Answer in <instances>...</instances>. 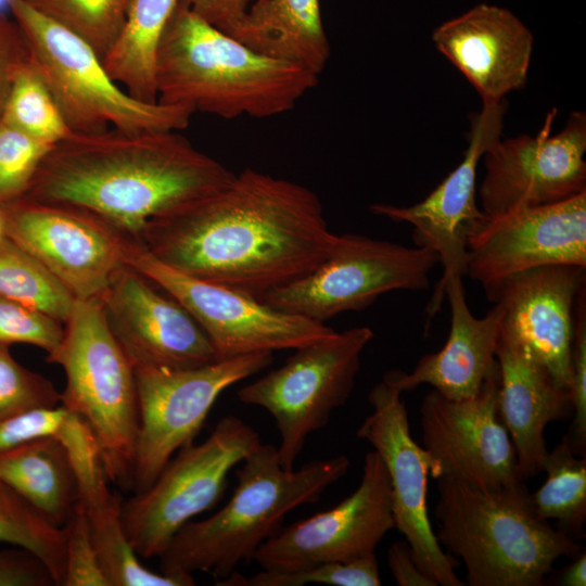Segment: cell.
<instances>
[{"mask_svg":"<svg viewBox=\"0 0 586 586\" xmlns=\"http://www.w3.org/2000/svg\"><path fill=\"white\" fill-rule=\"evenodd\" d=\"M432 40L473 85L483 103L500 102L526 84L533 35L505 8L477 4L436 27Z\"/></svg>","mask_w":586,"mask_h":586,"instance_id":"7402d4cb","label":"cell"},{"mask_svg":"<svg viewBox=\"0 0 586 586\" xmlns=\"http://www.w3.org/2000/svg\"><path fill=\"white\" fill-rule=\"evenodd\" d=\"M388 569L399 586H437L417 564L412 549L406 540L393 543L387 550Z\"/></svg>","mask_w":586,"mask_h":586,"instance_id":"7bdbcfd3","label":"cell"},{"mask_svg":"<svg viewBox=\"0 0 586 586\" xmlns=\"http://www.w3.org/2000/svg\"><path fill=\"white\" fill-rule=\"evenodd\" d=\"M227 34L262 55L317 76L330 58L320 0H255Z\"/></svg>","mask_w":586,"mask_h":586,"instance_id":"d4e9b609","label":"cell"},{"mask_svg":"<svg viewBox=\"0 0 586 586\" xmlns=\"http://www.w3.org/2000/svg\"><path fill=\"white\" fill-rule=\"evenodd\" d=\"M0 543L20 547L40 559L55 585H63L65 532L0 480Z\"/></svg>","mask_w":586,"mask_h":586,"instance_id":"4dcf8cb0","label":"cell"},{"mask_svg":"<svg viewBox=\"0 0 586 586\" xmlns=\"http://www.w3.org/2000/svg\"><path fill=\"white\" fill-rule=\"evenodd\" d=\"M506 110L505 100L483 103L472 118L463 160L424 200L410 206L375 203L369 207L374 215L410 224L415 245L432 250L438 257L443 275L425 308V329L441 310L446 283L466 276L468 238L487 218L476 204V168L500 139Z\"/></svg>","mask_w":586,"mask_h":586,"instance_id":"4fadbf2b","label":"cell"},{"mask_svg":"<svg viewBox=\"0 0 586 586\" xmlns=\"http://www.w3.org/2000/svg\"><path fill=\"white\" fill-rule=\"evenodd\" d=\"M48 361L66 377L61 404L92 430L107 480L132 488L139 424L135 370L114 337L99 298L76 300Z\"/></svg>","mask_w":586,"mask_h":586,"instance_id":"8992f818","label":"cell"},{"mask_svg":"<svg viewBox=\"0 0 586 586\" xmlns=\"http://www.w3.org/2000/svg\"><path fill=\"white\" fill-rule=\"evenodd\" d=\"M4 237L3 234V227H2V220H1V216H0V240Z\"/></svg>","mask_w":586,"mask_h":586,"instance_id":"f6af8a7d","label":"cell"},{"mask_svg":"<svg viewBox=\"0 0 586 586\" xmlns=\"http://www.w3.org/2000/svg\"><path fill=\"white\" fill-rule=\"evenodd\" d=\"M124 262L183 306L204 330L219 359L295 349L334 332L324 323L174 270L138 243L127 242Z\"/></svg>","mask_w":586,"mask_h":586,"instance_id":"7c38bea8","label":"cell"},{"mask_svg":"<svg viewBox=\"0 0 586 586\" xmlns=\"http://www.w3.org/2000/svg\"><path fill=\"white\" fill-rule=\"evenodd\" d=\"M445 297L450 307V329L445 345L438 352L422 356L410 372L391 370L383 375L384 382L402 393L429 384L447 398H469L498 368L500 305L495 304L482 318L474 317L460 277L446 283Z\"/></svg>","mask_w":586,"mask_h":586,"instance_id":"cb8c5ba5","label":"cell"},{"mask_svg":"<svg viewBox=\"0 0 586 586\" xmlns=\"http://www.w3.org/2000/svg\"><path fill=\"white\" fill-rule=\"evenodd\" d=\"M28 42L31 60L76 133L116 128L127 132L180 131L192 111L142 102L112 79L102 59L78 35L35 9L27 0H7Z\"/></svg>","mask_w":586,"mask_h":586,"instance_id":"52a82bcc","label":"cell"},{"mask_svg":"<svg viewBox=\"0 0 586 586\" xmlns=\"http://www.w3.org/2000/svg\"><path fill=\"white\" fill-rule=\"evenodd\" d=\"M498 408L513 444L521 479L542 472L548 453L545 430L572 415L570 391L519 341L500 328Z\"/></svg>","mask_w":586,"mask_h":586,"instance_id":"603a6c76","label":"cell"},{"mask_svg":"<svg viewBox=\"0 0 586 586\" xmlns=\"http://www.w3.org/2000/svg\"><path fill=\"white\" fill-rule=\"evenodd\" d=\"M339 237L315 192L247 168L150 221L138 244L174 270L260 301L316 268Z\"/></svg>","mask_w":586,"mask_h":586,"instance_id":"6da1fadb","label":"cell"},{"mask_svg":"<svg viewBox=\"0 0 586 586\" xmlns=\"http://www.w3.org/2000/svg\"><path fill=\"white\" fill-rule=\"evenodd\" d=\"M155 80L157 102L233 119L292 110L318 76L251 50L179 2L158 46Z\"/></svg>","mask_w":586,"mask_h":586,"instance_id":"3957f363","label":"cell"},{"mask_svg":"<svg viewBox=\"0 0 586 586\" xmlns=\"http://www.w3.org/2000/svg\"><path fill=\"white\" fill-rule=\"evenodd\" d=\"M585 285L586 267L559 264L527 269L484 289L502 309L501 329L569 391L574 308Z\"/></svg>","mask_w":586,"mask_h":586,"instance_id":"44dd1931","label":"cell"},{"mask_svg":"<svg viewBox=\"0 0 586 586\" xmlns=\"http://www.w3.org/2000/svg\"><path fill=\"white\" fill-rule=\"evenodd\" d=\"M0 480L58 527L66 524L80 500L69 457L54 437L0 453Z\"/></svg>","mask_w":586,"mask_h":586,"instance_id":"484cf974","label":"cell"},{"mask_svg":"<svg viewBox=\"0 0 586 586\" xmlns=\"http://www.w3.org/2000/svg\"><path fill=\"white\" fill-rule=\"evenodd\" d=\"M260 442L251 425L226 416L204 442L179 449L146 489L122 502L123 527L138 557H160L182 526L212 509L229 472Z\"/></svg>","mask_w":586,"mask_h":586,"instance_id":"ba28073f","label":"cell"},{"mask_svg":"<svg viewBox=\"0 0 586 586\" xmlns=\"http://www.w3.org/2000/svg\"><path fill=\"white\" fill-rule=\"evenodd\" d=\"M234 175L179 131L109 128L55 143L25 196L84 209L139 243L150 221L219 190Z\"/></svg>","mask_w":586,"mask_h":586,"instance_id":"7a4b0ae2","label":"cell"},{"mask_svg":"<svg viewBox=\"0 0 586 586\" xmlns=\"http://www.w3.org/2000/svg\"><path fill=\"white\" fill-rule=\"evenodd\" d=\"M272 362L257 352L190 369L133 368L139 424L132 489H146L173 456L194 442L218 396Z\"/></svg>","mask_w":586,"mask_h":586,"instance_id":"8fae6325","label":"cell"},{"mask_svg":"<svg viewBox=\"0 0 586 586\" xmlns=\"http://www.w3.org/2000/svg\"><path fill=\"white\" fill-rule=\"evenodd\" d=\"M559 264L586 267V191L487 217L467 241L466 276L483 290L514 273Z\"/></svg>","mask_w":586,"mask_h":586,"instance_id":"d6986e66","label":"cell"},{"mask_svg":"<svg viewBox=\"0 0 586 586\" xmlns=\"http://www.w3.org/2000/svg\"><path fill=\"white\" fill-rule=\"evenodd\" d=\"M438 257L432 250L341 234L333 251L310 272L262 297L270 307L324 323L361 310L396 290L422 291Z\"/></svg>","mask_w":586,"mask_h":586,"instance_id":"30bf717a","label":"cell"},{"mask_svg":"<svg viewBox=\"0 0 586 586\" xmlns=\"http://www.w3.org/2000/svg\"><path fill=\"white\" fill-rule=\"evenodd\" d=\"M373 339L368 327H355L308 343L284 364L242 386L238 399L272 417L280 434V464L293 469L309 434L324 428L332 412L349 398L364 349Z\"/></svg>","mask_w":586,"mask_h":586,"instance_id":"9c48e42d","label":"cell"},{"mask_svg":"<svg viewBox=\"0 0 586 586\" xmlns=\"http://www.w3.org/2000/svg\"><path fill=\"white\" fill-rule=\"evenodd\" d=\"M3 234L42 263L76 300L99 298L125 265L128 240L90 213L23 196L0 206Z\"/></svg>","mask_w":586,"mask_h":586,"instance_id":"5bb4252c","label":"cell"},{"mask_svg":"<svg viewBox=\"0 0 586 586\" xmlns=\"http://www.w3.org/2000/svg\"><path fill=\"white\" fill-rule=\"evenodd\" d=\"M499 367L472 397L447 398L435 390L420 407L422 447L430 476H453L496 491L523 482L498 408Z\"/></svg>","mask_w":586,"mask_h":586,"instance_id":"9a60e30c","label":"cell"},{"mask_svg":"<svg viewBox=\"0 0 586 586\" xmlns=\"http://www.w3.org/2000/svg\"><path fill=\"white\" fill-rule=\"evenodd\" d=\"M332 586H380L382 584L375 553L346 562H322L295 571H268L245 578L237 572L218 585L232 586H304L306 584Z\"/></svg>","mask_w":586,"mask_h":586,"instance_id":"836d02e7","label":"cell"},{"mask_svg":"<svg viewBox=\"0 0 586 586\" xmlns=\"http://www.w3.org/2000/svg\"><path fill=\"white\" fill-rule=\"evenodd\" d=\"M562 586H585L586 585V553L579 551L574 556V560L562 571L559 577Z\"/></svg>","mask_w":586,"mask_h":586,"instance_id":"ee69618b","label":"cell"},{"mask_svg":"<svg viewBox=\"0 0 586 586\" xmlns=\"http://www.w3.org/2000/svg\"><path fill=\"white\" fill-rule=\"evenodd\" d=\"M180 0H131L124 27L103 65L142 102H157L155 64L162 37Z\"/></svg>","mask_w":586,"mask_h":586,"instance_id":"4316f807","label":"cell"},{"mask_svg":"<svg viewBox=\"0 0 586 586\" xmlns=\"http://www.w3.org/2000/svg\"><path fill=\"white\" fill-rule=\"evenodd\" d=\"M395 528L385 466L366 454L357 488L333 508L300 520L267 539L254 559L263 570L295 571L322 562H346L375 553Z\"/></svg>","mask_w":586,"mask_h":586,"instance_id":"e0dca14e","label":"cell"},{"mask_svg":"<svg viewBox=\"0 0 586 586\" xmlns=\"http://www.w3.org/2000/svg\"><path fill=\"white\" fill-rule=\"evenodd\" d=\"M251 0H180L194 14L224 33H228L244 15Z\"/></svg>","mask_w":586,"mask_h":586,"instance_id":"b9f144b4","label":"cell"},{"mask_svg":"<svg viewBox=\"0 0 586 586\" xmlns=\"http://www.w3.org/2000/svg\"><path fill=\"white\" fill-rule=\"evenodd\" d=\"M552 109L539 132L498 140L484 157L481 209L487 217L519 206H542L586 191V116L570 114L564 128L551 136Z\"/></svg>","mask_w":586,"mask_h":586,"instance_id":"ac0fdd59","label":"cell"},{"mask_svg":"<svg viewBox=\"0 0 586 586\" xmlns=\"http://www.w3.org/2000/svg\"><path fill=\"white\" fill-rule=\"evenodd\" d=\"M64 323L14 300L0 295V343H26L54 353L64 336Z\"/></svg>","mask_w":586,"mask_h":586,"instance_id":"8d00e7d4","label":"cell"},{"mask_svg":"<svg viewBox=\"0 0 586 586\" xmlns=\"http://www.w3.org/2000/svg\"><path fill=\"white\" fill-rule=\"evenodd\" d=\"M542 471L545 482L531 494L535 513L543 520H556L557 528L572 538L584 536L586 457L576 455L562 438L547 453Z\"/></svg>","mask_w":586,"mask_h":586,"instance_id":"f1b7e54d","label":"cell"},{"mask_svg":"<svg viewBox=\"0 0 586 586\" xmlns=\"http://www.w3.org/2000/svg\"><path fill=\"white\" fill-rule=\"evenodd\" d=\"M572 423L563 438L572 450L586 456V285L579 291L574 308L571 344Z\"/></svg>","mask_w":586,"mask_h":586,"instance_id":"f35d334b","label":"cell"},{"mask_svg":"<svg viewBox=\"0 0 586 586\" xmlns=\"http://www.w3.org/2000/svg\"><path fill=\"white\" fill-rule=\"evenodd\" d=\"M107 481L80 492L91 536L110 586H191L193 575L156 573L146 569L131 547L122 523V502Z\"/></svg>","mask_w":586,"mask_h":586,"instance_id":"83f0119b","label":"cell"},{"mask_svg":"<svg viewBox=\"0 0 586 586\" xmlns=\"http://www.w3.org/2000/svg\"><path fill=\"white\" fill-rule=\"evenodd\" d=\"M0 295L65 323L76 298L36 257L7 238L0 240Z\"/></svg>","mask_w":586,"mask_h":586,"instance_id":"f546056e","label":"cell"},{"mask_svg":"<svg viewBox=\"0 0 586 586\" xmlns=\"http://www.w3.org/2000/svg\"><path fill=\"white\" fill-rule=\"evenodd\" d=\"M371 412L356 431L382 459L388 474L395 528L412 549L420 570L441 586H462L458 560L443 550L428 510L430 458L412 437L402 392L383 380L368 395Z\"/></svg>","mask_w":586,"mask_h":586,"instance_id":"2e32d148","label":"cell"},{"mask_svg":"<svg viewBox=\"0 0 586 586\" xmlns=\"http://www.w3.org/2000/svg\"><path fill=\"white\" fill-rule=\"evenodd\" d=\"M436 481L435 536L460 558L470 586H540L559 558L582 551L537 517L524 481L496 491L453 476Z\"/></svg>","mask_w":586,"mask_h":586,"instance_id":"5b68a950","label":"cell"},{"mask_svg":"<svg viewBox=\"0 0 586 586\" xmlns=\"http://www.w3.org/2000/svg\"><path fill=\"white\" fill-rule=\"evenodd\" d=\"M55 582L43 562L26 549L0 550V586H51Z\"/></svg>","mask_w":586,"mask_h":586,"instance_id":"60d3db41","label":"cell"},{"mask_svg":"<svg viewBox=\"0 0 586 586\" xmlns=\"http://www.w3.org/2000/svg\"><path fill=\"white\" fill-rule=\"evenodd\" d=\"M99 300L133 368L190 369L219 360L183 306L136 269L124 265Z\"/></svg>","mask_w":586,"mask_h":586,"instance_id":"ffe728a7","label":"cell"},{"mask_svg":"<svg viewBox=\"0 0 586 586\" xmlns=\"http://www.w3.org/2000/svg\"><path fill=\"white\" fill-rule=\"evenodd\" d=\"M82 38L103 60L117 40L131 0H27Z\"/></svg>","mask_w":586,"mask_h":586,"instance_id":"d6a6232c","label":"cell"},{"mask_svg":"<svg viewBox=\"0 0 586 586\" xmlns=\"http://www.w3.org/2000/svg\"><path fill=\"white\" fill-rule=\"evenodd\" d=\"M64 586H110L100 564L82 504H77L66 524Z\"/></svg>","mask_w":586,"mask_h":586,"instance_id":"74e56055","label":"cell"},{"mask_svg":"<svg viewBox=\"0 0 586 586\" xmlns=\"http://www.w3.org/2000/svg\"><path fill=\"white\" fill-rule=\"evenodd\" d=\"M30 59L21 27L13 17L0 12V117L15 75Z\"/></svg>","mask_w":586,"mask_h":586,"instance_id":"ab89813d","label":"cell"},{"mask_svg":"<svg viewBox=\"0 0 586 586\" xmlns=\"http://www.w3.org/2000/svg\"><path fill=\"white\" fill-rule=\"evenodd\" d=\"M53 145L0 118V206L26 195L39 165Z\"/></svg>","mask_w":586,"mask_h":586,"instance_id":"e575fe53","label":"cell"},{"mask_svg":"<svg viewBox=\"0 0 586 586\" xmlns=\"http://www.w3.org/2000/svg\"><path fill=\"white\" fill-rule=\"evenodd\" d=\"M59 404L61 393L51 381L22 366L11 355L9 345L0 343V421Z\"/></svg>","mask_w":586,"mask_h":586,"instance_id":"d590c367","label":"cell"},{"mask_svg":"<svg viewBox=\"0 0 586 586\" xmlns=\"http://www.w3.org/2000/svg\"><path fill=\"white\" fill-rule=\"evenodd\" d=\"M0 118L52 145L73 133L31 59L15 75Z\"/></svg>","mask_w":586,"mask_h":586,"instance_id":"1f68e13d","label":"cell"},{"mask_svg":"<svg viewBox=\"0 0 586 586\" xmlns=\"http://www.w3.org/2000/svg\"><path fill=\"white\" fill-rule=\"evenodd\" d=\"M348 469L349 459L339 455L286 470L277 448L260 442L237 470V486L228 502L207 519L188 522L173 537L160 556L161 572H204L217 582L227 578L239 564L254 559L260 545L283 526L288 513L317 502Z\"/></svg>","mask_w":586,"mask_h":586,"instance_id":"277c9868","label":"cell"},{"mask_svg":"<svg viewBox=\"0 0 586 586\" xmlns=\"http://www.w3.org/2000/svg\"><path fill=\"white\" fill-rule=\"evenodd\" d=\"M3 5H5L8 8L7 0H0V12H2L1 9L3 8Z\"/></svg>","mask_w":586,"mask_h":586,"instance_id":"bcb514c9","label":"cell"}]
</instances>
